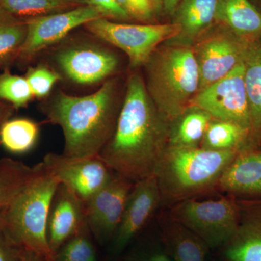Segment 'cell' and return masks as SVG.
I'll use <instances>...</instances> for the list:
<instances>
[{
  "instance_id": "obj_1",
  "label": "cell",
  "mask_w": 261,
  "mask_h": 261,
  "mask_svg": "<svg viewBox=\"0 0 261 261\" xmlns=\"http://www.w3.org/2000/svg\"><path fill=\"white\" fill-rule=\"evenodd\" d=\"M168 129L145 81L132 73L112 137L98 156L113 172L136 183L154 174L168 146Z\"/></svg>"
},
{
  "instance_id": "obj_2",
  "label": "cell",
  "mask_w": 261,
  "mask_h": 261,
  "mask_svg": "<svg viewBox=\"0 0 261 261\" xmlns=\"http://www.w3.org/2000/svg\"><path fill=\"white\" fill-rule=\"evenodd\" d=\"M118 80L111 78L88 95L73 96L58 91L43 99L39 111L47 121L61 128L64 155H99L116 127L121 108L118 106Z\"/></svg>"
},
{
  "instance_id": "obj_3",
  "label": "cell",
  "mask_w": 261,
  "mask_h": 261,
  "mask_svg": "<svg viewBox=\"0 0 261 261\" xmlns=\"http://www.w3.org/2000/svg\"><path fill=\"white\" fill-rule=\"evenodd\" d=\"M240 151L168 145L154 172L161 202L174 205L217 185Z\"/></svg>"
},
{
  "instance_id": "obj_4",
  "label": "cell",
  "mask_w": 261,
  "mask_h": 261,
  "mask_svg": "<svg viewBox=\"0 0 261 261\" xmlns=\"http://www.w3.org/2000/svg\"><path fill=\"white\" fill-rule=\"evenodd\" d=\"M60 182L37 164V172L9 205L0 211V229L18 246L55 261L47 240V221Z\"/></svg>"
},
{
  "instance_id": "obj_5",
  "label": "cell",
  "mask_w": 261,
  "mask_h": 261,
  "mask_svg": "<svg viewBox=\"0 0 261 261\" xmlns=\"http://www.w3.org/2000/svg\"><path fill=\"white\" fill-rule=\"evenodd\" d=\"M144 66L149 97L170 123L190 107L200 89L193 47L166 43L154 51Z\"/></svg>"
},
{
  "instance_id": "obj_6",
  "label": "cell",
  "mask_w": 261,
  "mask_h": 261,
  "mask_svg": "<svg viewBox=\"0 0 261 261\" xmlns=\"http://www.w3.org/2000/svg\"><path fill=\"white\" fill-rule=\"evenodd\" d=\"M89 33L123 51L132 68L144 66L154 51L178 35L179 28L171 23H128L101 18L84 25Z\"/></svg>"
},
{
  "instance_id": "obj_7",
  "label": "cell",
  "mask_w": 261,
  "mask_h": 261,
  "mask_svg": "<svg viewBox=\"0 0 261 261\" xmlns=\"http://www.w3.org/2000/svg\"><path fill=\"white\" fill-rule=\"evenodd\" d=\"M171 218L195 233L207 247H224L238 228V201L226 197L207 200L187 199L173 205Z\"/></svg>"
},
{
  "instance_id": "obj_8",
  "label": "cell",
  "mask_w": 261,
  "mask_h": 261,
  "mask_svg": "<svg viewBox=\"0 0 261 261\" xmlns=\"http://www.w3.org/2000/svg\"><path fill=\"white\" fill-rule=\"evenodd\" d=\"M54 63L62 80L82 86L103 84L118 70V57L97 42H72L58 48Z\"/></svg>"
},
{
  "instance_id": "obj_9",
  "label": "cell",
  "mask_w": 261,
  "mask_h": 261,
  "mask_svg": "<svg viewBox=\"0 0 261 261\" xmlns=\"http://www.w3.org/2000/svg\"><path fill=\"white\" fill-rule=\"evenodd\" d=\"M245 41L215 23L193 44L200 73V89L224 78L243 63Z\"/></svg>"
},
{
  "instance_id": "obj_10",
  "label": "cell",
  "mask_w": 261,
  "mask_h": 261,
  "mask_svg": "<svg viewBox=\"0 0 261 261\" xmlns=\"http://www.w3.org/2000/svg\"><path fill=\"white\" fill-rule=\"evenodd\" d=\"M190 106L203 110L214 119L237 123L250 134L251 116L243 62L224 78L199 91Z\"/></svg>"
},
{
  "instance_id": "obj_11",
  "label": "cell",
  "mask_w": 261,
  "mask_h": 261,
  "mask_svg": "<svg viewBox=\"0 0 261 261\" xmlns=\"http://www.w3.org/2000/svg\"><path fill=\"white\" fill-rule=\"evenodd\" d=\"M103 18L99 10L86 5L67 11L28 19L27 38L17 63L27 64L42 51L66 39L70 32L95 19Z\"/></svg>"
},
{
  "instance_id": "obj_12",
  "label": "cell",
  "mask_w": 261,
  "mask_h": 261,
  "mask_svg": "<svg viewBox=\"0 0 261 261\" xmlns=\"http://www.w3.org/2000/svg\"><path fill=\"white\" fill-rule=\"evenodd\" d=\"M84 203L112 177L113 172L99 156L72 158L63 154L48 153L42 161Z\"/></svg>"
},
{
  "instance_id": "obj_13",
  "label": "cell",
  "mask_w": 261,
  "mask_h": 261,
  "mask_svg": "<svg viewBox=\"0 0 261 261\" xmlns=\"http://www.w3.org/2000/svg\"><path fill=\"white\" fill-rule=\"evenodd\" d=\"M134 184L113 172L109 181L84 203L89 229L97 238L116 234Z\"/></svg>"
},
{
  "instance_id": "obj_14",
  "label": "cell",
  "mask_w": 261,
  "mask_h": 261,
  "mask_svg": "<svg viewBox=\"0 0 261 261\" xmlns=\"http://www.w3.org/2000/svg\"><path fill=\"white\" fill-rule=\"evenodd\" d=\"M89 229L85 204L68 187L59 184L51 202L47 221V240L57 252L70 238Z\"/></svg>"
},
{
  "instance_id": "obj_15",
  "label": "cell",
  "mask_w": 261,
  "mask_h": 261,
  "mask_svg": "<svg viewBox=\"0 0 261 261\" xmlns=\"http://www.w3.org/2000/svg\"><path fill=\"white\" fill-rule=\"evenodd\" d=\"M161 202L155 175L134 184L121 223L116 233V246L122 249L145 226Z\"/></svg>"
},
{
  "instance_id": "obj_16",
  "label": "cell",
  "mask_w": 261,
  "mask_h": 261,
  "mask_svg": "<svg viewBox=\"0 0 261 261\" xmlns=\"http://www.w3.org/2000/svg\"><path fill=\"white\" fill-rule=\"evenodd\" d=\"M236 233L224 247L227 261H261V197L238 198Z\"/></svg>"
},
{
  "instance_id": "obj_17",
  "label": "cell",
  "mask_w": 261,
  "mask_h": 261,
  "mask_svg": "<svg viewBox=\"0 0 261 261\" xmlns=\"http://www.w3.org/2000/svg\"><path fill=\"white\" fill-rule=\"evenodd\" d=\"M217 186L240 198L261 197V149L240 151L221 175Z\"/></svg>"
},
{
  "instance_id": "obj_18",
  "label": "cell",
  "mask_w": 261,
  "mask_h": 261,
  "mask_svg": "<svg viewBox=\"0 0 261 261\" xmlns=\"http://www.w3.org/2000/svg\"><path fill=\"white\" fill-rule=\"evenodd\" d=\"M217 0H180L171 15L179 32L166 43L192 47L215 23Z\"/></svg>"
},
{
  "instance_id": "obj_19",
  "label": "cell",
  "mask_w": 261,
  "mask_h": 261,
  "mask_svg": "<svg viewBox=\"0 0 261 261\" xmlns=\"http://www.w3.org/2000/svg\"><path fill=\"white\" fill-rule=\"evenodd\" d=\"M244 80L250 105L251 129L245 150L261 144V38L245 41Z\"/></svg>"
},
{
  "instance_id": "obj_20",
  "label": "cell",
  "mask_w": 261,
  "mask_h": 261,
  "mask_svg": "<svg viewBox=\"0 0 261 261\" xmlns=\"http://www.w3.org/2000/svg\"><path fill=\"white\" fill-rule=\"evenodd\" d=\"M215 22L242 40L261 38V10L252 0H217Z\"/></svg>"
},
{
  "instance_id": "obj_21",
  "label": "cell",
  "mask_w": 261,
  "mask_h": 261,
  "mask_svg": "<svg viewBox=\"0 0 261 261\" xmlns=\"http://www.w3.org/2000/svg\"><path fill=\"white\" fill-rule=\"evenodd\" d=\"M213 117L200 108L190 106L170 123L168 145L199 147Z\"/></svg>"
},
{
  "instance_id": "obj_22",
  "label": "cell",
  "mask_w": 261,
  "mask_h": 261,
  "mask_svg": "<svg viewBox=\"0 0 261 261\" xmlns=\"http://www.w3.org/2000/svg\"><path fill=\"white\" fill-rule=\"evenodd\" d=\"M27 23L0 5V70H9L16 63L27 38Z\"/></svg>"
},
{
  "instance_id": "obj_23",
  "label": "cell",
  "mask_w": 261,
  "mask_h": 261,
  "mask_svg": "<svg viewBox=\"0 0 261 261\" xmlns=\"http://www.w3.org/2000/svg\"><path fill=\"white\" fill-rule=\"evenodd\" d=\"M165 238L173 261H205L207 245L171 218L166 226Z\"/></svg>"
},
{
  "instance_id": "obj_24",
  "label": "cell",
  "mask_w": 261,
  "mask_h": 261,
  "mask_svg": "<svg viewBox=\"0 0 261 261\" xmlns=\"http://www.w3.org/2000/svg\"><path fill=\"white\" fill-rule=\"evenodd\" d=\"M250 130L231 122L213 119L204 136L200 147L212 150H245Z\"/></svg>"
},
{
  "instance_id": "obj_25",
  "label": "cell",
  "mask_w": 261,
  "mask_h": 261,
  "mask_svg": "<svg viewBox=\"0 0 261 261\" xmlns=\"http://www.w3.org/2000/svg\"><path fill=\"white\" fill-rule=\"evenodd\" d=\"M37 170V164L32 167L21 161L0 159V211L23 190Z\"/></svg>"
},
{
  "instance_id": "obj_26",
  "label": "cell",
  "mask_w": 261,
  "mask_h": 261,
  "mask_svg": "<svg viewBox=\"0 0 261 261\" xmlns=\"http://www.w3.org/2000/svg\"><path fill=\"white\" fill-rule=\"evenodd\" d=\"M39 135V126L29 118H10L2 127L1 145L15 154L29 152L35 146Z\"/></svg>"
},
{
  "instance_id": "obj_27",
  "label": "cell",
  "mask_w": 261,
  "mask_h": 261,
  "mask_svg": "<svg viewBox=\"0 0 261 261\" xmlns=\"http://www.w3.org/2000/svg\"><path fill=\"white\" fill-rule=\"evenodd\" d=\"M0 5L15 16L27 20L74 9L87 3L84 0H0Z\"/></svg>"
},
{
  "instance_id": "obj_28",
  "label": "cell",
  "mask_w": 261,
  "mask_h": 261,
  "mask_svg": "<svg viewBox=\"0 0 261 261\" xmlns=\"http://www.w3.org/2000/svg\"><path fill=\"white\" fill-rule=\"evenodd\" d=\"M33 97L25 76L13 74L9 70H3L0 74V100L9 103L17 110L27 107Z\"/></svg>"
},
{
  "instance_id": "obj_29",
  "label": "cell",
  "mask_w": 261,
  "mask_h": 261,
  "mask_svg": "<svg viewBox=\"0 0 261 261\" xmlns=\"http://www.w3.org/2000/svg\"><path fill=\"white\" fill-rule=\"evenodd\" d=\"M34 97L43 99L50 95L53 87L62 80L61 75L46 64H39L28 68L25 75Z\"/></svg>"
},
{
  "instance_id": "obj_30",
  "label": "cell",
  "mask_w": 261,
  "mask_h": 261,
  "mask_svg": "<svg viewBox=\"0 0 261 261\" xmlns=\"http://www.w3.org/2000/svg\"><path fill=\"white\" fill-rule=\"evenodd\" d=\"M87 231L78 233L59 249L55 261H96L95 250Z\"/></svg>"
},
{
  "instance_id": "obj_31",
  "label": "cell",
  "mask_w": 261,
  "mask_h": 261,
  "mask_svg": "<svg viewBox=\"0 0 261 261\" xmlns=\"http://www.w3.org/2000/svg\"><path fill=\"white\" fill-rule=\"evenodd\" d=\"M130 20L140 23H155L154 20L163 11L162 0H116Z\"/></svg>"
},
{
  "instance_id": "obj_32",
  "label": "cell",
  "mask_w": 261,
  "mask_h": 261,
  "mask_svg": "<svg viewBox=\"0 0 261 261\" xmlns=\"http://www.w3.org/2000/svg\"><path fill=\"white\" fill-rule=\"evenodd\" d=\"M87 5L94 7L99 10L103 18L118 22L130 21L128 15L116 0H84Z\"/></svg>"
},
{
  "instance_id": "obj_33",
  "label": "cell",
  "mask_w": 261,
  "mask_h": 261,
  "mask_svg": "<svg viewBox=\"0 0 261 261\" xmlns=\"http://www.w3.org/2000/svg\"><path fill=\"white\" fill-rule=\"evenodd\" d=\"M25 251L0 229V261H20Z\"/></svg>"
},
{
  "instance_id": "obj_34",
  "label": "cell",
  "mask_w": 261,
  "mask_h": 261,
  "mask_svg": "<svg viewBox=\"0 0 261 261\" xmlns=\"http://www.w3.org/2000/svg\"><path fill=\"white\" fill-rule=\"evenodd\" d=\"M15 108L9 103L5 101H0V134H1L2 127L3 124L10 119L13 115L14 114ZM0 145H1V140H0Z\"/></svg>"
},
{
  "instance_id": "obj_35",
  "label": "cell",
  "mask_w": 261,
  "mask_h": 261,
  "mask_svg": "<svg viewBox=\"0 0 261 261\" xmlns=\"http://www.w3.org/2000/svg\"><path fill=\"white\" fill-rule=\"evenodd\" d=\"M179 1L180 0H162L163 11L171 16Z\"/></svg>"
},
{
  "instance_id": "obj_36",
  "label": "cell",
  "mask_w": 261,
  "mask_h": 261,
  "mask_svg": "<svg viewBox=\"0 0 261 261\" xmlns=\"http://www.w3.org/2000/svg\"><path fill=\"white\" fill-rule=\"evenodd\" d=\"M20 261H54L34 252L25 251Z\"/></svg>"
},
{
  "instance_id": "obj_37",
  "label": "cell",
  "mask_w": 261,
  "mask_h": 261,
  "mask_svg": "<svg viewBox=\"0 0 261 261\" xmlns=\"http://www.w3.org/2000/svg\"><path fill=\"white\" fill-rule=\"evenodd\" d=\"M147 261H173L172 258L167 253L163 251L154 252Z\"/></svg>"
},
{
  "instance_id": "obj_38",
  "label": "cell",
  "mask_w": 261,
  "mask_h": 261,
  "mask_svg": "<svg viewBox=\"0 0 261 261\" xmlns=\"http://www.w3.org/2000/svg\"><path fill=\"white\" fill-rule=\"evenodd\" d=\"M252 1L261 10V0H252Z\"/></svg>"
},
{
  "instance_id": "obj_39",
  "label": "cell",
  "mask_w": 261,
  "mask_h": 261,
  "mask_svg": "<svg viewBox=\"0 0 261 261\" xmlns=\"http://www.w3.org/2000/svg\"><path fill=\"white\" fill-rule=\"evenodd\" d=\"M0 101H2V100H0Z\"/></svg>"
}]
</instances>
